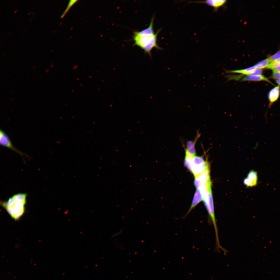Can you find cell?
Here are the masks:
<instances>
[{"label": "cell", "mask_w": 280, "mask_h": 280, "mask_svg": "<svg viewBox=\"0 0 280 280\" xmlns=\"http://www.w3.org/2000/svg\"><path fill=\"white\" fill-rule=\"evenodd\" d=\"M27 197L26 193H17L1 204L12 218L18 220L25 213Z\"/></svg>", "instance_id": "6da1fadb"}, {"label": "cell", "mask_w": 280, "mask_h": 280, "mask_svg": "<svg viewBox=\"0 0 280 280\" xmlns=\"http://www.w3.org/2000/svg\"><path fill=\"white\" fill-rule=\"evenodd\" d=\"M162 29H159L154 34L150 36H144L133 39L134 46H136L144 50L145 53L148 54L152 58L151 51L155 48L158 50L162 48L159 47L157 43V36Z\"/></svg>", "instance_id": "7a4b0ae2"}, {"label": "cell", "mask_w": 280, "mask_h": 280, "mask_svg": "<svg viewBox=\"0 0 280 280\" xmlns=\"http://www.w3.org/2000/svg\"><path fill=\"white\" fill-rule=\"evenodd\" d=\"M202 200L214 225L216 234V241H218L219 239L218 230L215 217L211 189L203 195Z\"/></svg>", "instance_id": "3957f363"}, {"label": "cell", "mask_w": 280, "mask_h": 280, "mask_svg": "<svg viewBox=\"0 0 280 280\" xmlns=\"http://www.w3.org/2000/svg\"><path fill=\"white\" fill-rule=\"evenodd\" d=\"M0 144L2 146L8 148L16 152L22 156H27L25 154L15 147L9 136L1 129L0 130Z\"/></svg>", "instance_id": "277c9868"}, {"label": "cell", "mask_w": 280, "mask_h": 280, "mask_svg": "<svg viewBox=\"0 0 280 280\" xmlns=\"http://www.w3.org/2000/svg\"><path fill=\"white\" fill-rule=\"evenodd\" d=\"M154 17V15L152 16L148 28L140 31L134 32L132 37L133 39L144 36L152 35L155 34L153 29Z\"/></svg>", "instance_id": "5b68a950"}, {"label": "cell", "mask_w": 280, "mask_h": 280, "mask_svg": "<svg viewBox=\"0 0 280 280\" xmlns=\"http://www.w3.org/2000/svg\"><path fill=\"white\" fill-rule=\"evenodd\" d=\"M202 199L203 196L199 189H197L194 194L191 206L187 213L184 215V218L186 216L199 202L202 200Z\"/></svg>", "instance_id": "8992f818"}, {"label": "cell", "mask_w": 280, "mask_h": 280, "mask_svg": "<svg viewBox=\"0 0 280 280\" xmlns=\"http://www.w3.org/2000/svg\"><path fill=\"white\" fill-rule=\"evenodd\" d=\"M226 0H208L201 1H190L189 3H204L213 7L214 9H217L222 6L226 2Z\"/></svg>", "instance_id": "52a82bcc"}, {"label": "cell", "mask_w": 280, "mask_h": 280, "mask_svg": "<svg viewBox=\"0 0 280 280\" xmlns=\"http://www.w3.org/2000/svg\"><path fill=\"white\" fill-rule=\"evenodd\" d=\"M197 135L194 140L189 141L187 142L186 148L185 149L186 152L193 156L195 155V144L200 136L199 134Z\"/></svg>", "instance_id": "ba28073f"}, {"label": "cell", "mask_w": 280, "mask_h": 280, "mask_svg": "<svg viewBox=\"0 0 280 280\" xmlns=\"http://www.w3.org/2000/svg\"><path fill=\"white\" fill-rule=\"evenodd\" d=\"M209 168V164L207 161H205L203 163L193 166L192 172L195 177Z\"/></svg>", "instance_id": "9c48e42d"}, {"label": "cell", "mask_w": 280, "mask_h": 280, "mask_svg": "<svg viewBox=\"0 0 280 280\" xmlns=\"http://www.w3.org/2000/svg\"><path fill=\"white\" fill-rule=\"evenodd\" d=\"M279 94L280 87L278 86L275 87L270 91L268 95V98L270 101L269 108L277 100Z\"/></svg>", "instance_id": "30bf717a"}, {"label": "cell", "mask_w": 280, "mask_h": 280, "mask_svg": "<svg viewBox=\"0 0 280 280\" xmlns=\"http://www.w3.org/2000/svg\"><path fill=\"white\" fill-rule=\"evenodd\" d=\"M241 81H265L271 83V82L267 78L262 75H247L242 78Z\"/></svg>", "instance_id": "8fae6325"}, {"label": "cell", "mask_w": 280, "mask_h": 280, "mask_svg": "<svg viewBox=\"0 0 280 280\" xmlns=\"http://www.w3.org/2000/svg\"><path fill=\"white\" fill-rule=\"evenodd\" d=\"M195 177L198 179L201 185L210 180L209 168L205 170Z\"/></svg>", "instance_id": "7c38bea8"}, {"label": "cell", "mask_w": 280, "mask_h": 280, "mask_svg": "<svg viewBox=\"0 0 280 280\" xmlns=\"http://www.w3.org/2000/svg\"><path fill=\"white\" fill-rule=\"evenodd\" d=\"M193 157L185 152L184 164L187 169L192 172L193 167L192 162Z\"/></svg>", "instance_id": "4fadbf2b"}, {"label": "cell", "mask_w": 280, "mask_h": 280, "mask_svg": "<svg viewBox=\"0 0 280 280\" xmlns=\"http://www.w3.org/2000/svg\"><path fill=\"white\" fill-rule=\"evenodd\" d=\"M256 69L255 67L254 66L243 69L230 71H229L230 73H241L243 75H247Z\"/></svg>", "instance_id": "5bb4252c"}, {"label": "cell", "mask_w": 280, "mask_h": 280, "mask_svg": "<svg viewBox=\"0 0 280 280\" xmlns=\"http://www.w3.org/2000/svg\"><path fill=\"white\" fill-rule=\"evenodd\" d=\"M199 189L203 196L206 192L211 189V180L202 185Z\"/></svg>", "instance_id": "9a60e30c"}, {"label": "cell", "mask_w": 280, "mask_h": 280, "mask_svg": "<svg viewBox=\"0 0 280 280\" xmlns=\"http://www.w3.org/2000/svg\"><path fill=\"white\" fill-rule=\"evenodd\" d=\"M266 68L272 69L273 71L280 72V62L274 61L270 63Z\"/></svg>", "instance_id": "2e32d148"}, {"label": "cell", "mask_w": 280, "mask_h": 280, "mask_svg": "<svg viewBox=\"0 0 280 280\" xmlns=\"http://www.w3.org/2000/svg\"><path fill=\"white\" fill-rule=\"evenodd\" d=\"M270 62L268 59L267 58L257 63L255 66L256 68H262L266 67Z\"/></svg>", "instance_id": "e0dca14e"}, {"label": "cell", "mask_w": 280, "mask_h": 280, "mask_svg": "<svg viewBox=\"0 0 280 280\" xmlns=\"http://www.w3.org/2000/svg\"><path fill=\"white\" fill-rule=\"evenodd\" d=\"M205 161L202 156H195L193 157L192 162L193 166L204 163Z\"/></svg>", "instance_id": "ac0fdd59"}, {"label": "cell", "mask_w": 280, "mask_h": 280, "mask_svg": "<svg viewBox=\"0 0 280 280\" xmlns=\"http://www.w3.org/2000/svg\"><path fill=\"white\" fill-rule=\"evenodd\" d=\"M78 1V0H71L69 1L67 7L61 16L60 18H63L72 6L76 3Z\"/></svg>", "instance_id": "d6986e66"}, {"label": "cell", "mask_w": 280, "mask_h": 280, "mask_svg": "<svg viewBox=\"0 0 280 280\" xmlns=\"http://www.w3.org/2000/svg\"><path fill=\"white\" fill-rule=\"evenodd\" d=\"M244 184L247 187H252L257 185V182L254 181L247 178L244 179L243 181Z\"/></svg>", "instance_id": "ffe728a7"}, {"label": "cell", "mask_w": 280, "mask_h": 280, "mask_svg": "<svg viewBox=\"0 0 280 280\" xmlns=\"http://www.w3.org/2000/svg\"><path fill=\"white\" fill-rule=\"evenodd\" d=\"M247 178L254 181L257 182V175L256 172L251 170L248 174Z\"/></svg>", "instance_id": "44dd1931"}, {"label": "cell", "mask_w": 280, "mask_h": 280, "mask_svg": "<svg viewBox=\"0 0 280 280\" xmlns=\"http://www.w3.org/2000/svg\"><path fill=\"white\" fill-rule=\"evenodd\" d=\"M280 58V51H278L268 58L270 62L274 61Z\"/></svg>", "instance_id": "7402d4cb"}, {"label": "cell", "mask_w": 280, "mask_h": 280, "mask_svg": "<svg viewBox=\"0 0 280 280\" xmlns=\"http://www.w3.org/2000/svg\"><path fill=\"white\" fill-rule=\"evenodd\" d=\"M262 72V70L261 69L256 68L251 72L248 75H261Z\"/></svg>", "instance_id": "603a6c76"}, {"label": "cell", "mask_w": 280, "mask_h": 280, "mask_svg": "<svg viewBox=\"0 0 280 280\" xmlns=\"http://www.w3.org/2000/svg\"><path fill=\"white\" fill-rule=\"evenodd\" d=\"M272 77L274 79L280 80V72L273 71Z\"/></svg>", "instance_id": "cb8c5ba5"}, {"label": "cell", "mask_w": 280, "mask_h": 280, "mask_svg": "<svg viewBox=\"0 0 280 280\" xmlns=\"http://www.w3.org/2000/svg\"><path fill=\"white\" fill-rule=\"evenodd\" d=\"M122 231V230H120V231H119V232H118V233H116L115 234H114V235H113L111 237L112 238L113 237H115L116 236H117V235H120Z\"/></svg>", "instance_id": "d4e9b609"}, {"label": "cell", "mask_w": 280, "mask_h": 280, "mask_svg": "<svg viewBox=\"0 0 280 280\" xmlns=\"http://www.w3.org/2000/svg\"><path fill=\"white\" fill-rule=\"evenodd\" d=\"M276 82L278 84L280 85V80H276Z\"/></svg>", "instance_id": "484cf974"}, {"label": "cell", "mask_w": 280, "mask_h": 280, "mask_svg": "<svg viewBox=\"0 0 280 280\" xmlns=\"http://www.w3.org/2000/svg\"><path fill=\"white\" fill-rule=\"evenodd\" d=\"M275 61L280 62V58L275 60Z\"/></svg>", "instance_id": "4316f807"}, {"label": "cell", "mask_w": 280, "mask_h": 280, "mask_svg": "<svg viewBox=\"0 0 280 280\" xmlns=\"http://www.w3.org/2000/svg\"><path fill=\"white\" fill-rule=\"evenodd\" d=\"M31 12H28V13H27V15H30V14H31Z\"/></svg>", "instance_id": "83f0119b"}]
</instances>
